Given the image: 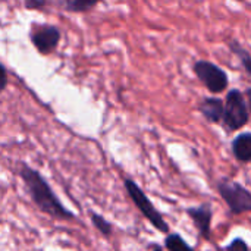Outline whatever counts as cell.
<instances>
[{
    "instance_id": "cell-2",
    "label": "cell",
    "mask_w": 251,
    "mask_h": 251,
    "mask_svg": "<svg viewBox=\"0 0 251 251\" xmlns=\"http://www.w3.org/2000/svg\"><path fill=\"white\" fill-rule=\"evenodd\" d=\"M250 121V110L249 103L244 94L234 88L228 91L225 103H224V116L222 121L224 126L228 132H234L246 126Z\"/></svg>"
},
{
    "instance_id": "cell-13",
    "label": "cell",
    "mask_w": 251,
    "mask_h": 251,
    "mask_svg": "<svg viewBox=\"0 0 251 251\" xmlns=\"http://www.w3.org/2000/svg\"><path fill=\"white\" fill-rule=\"evenodd\" d=\"M91 222H93L94 228H96L100 234H103L104 237H110V235H112V232H113L112 224L107 222L101 215L93 213V215H91Z\"/></svg>"
},
{
    "instance_id": "cell-1",
    "label": "cell",
    "mask_w": 251,
    "mask_h": 251,
    "mask_svg": "<svg viewBox=\"0 0 251 251\" xmlns=\"http://www.w3.org/2000/svg\"><path fill=\"white\" fill-rule=\"evenodd\" d=\"M19 176L24 181L29 197L43 213L60 221L75 219V215L59 201L57 196L53 193L51 187L38 171L29 168L26 163H21Z\"/></svg>"
},
{
    "instance_id": "cell-9",
    "label": "cell",
    "mask_w": 251,
    "mask_h": 251,
    "mask_svg": "<svg viewBox=\"0 0 251 251\" xmlns=\"http://www.w3.org/2000/svg\"><path fill=\"white\" fill-rule=\"evenodd\" d=\"M232 153L235 159L241 163H247L251 160V134L243 132L237 135L232 141Z\"/></svg>"
},
{
    "instance_id": "cell-15",
    "label": "cell",
    "mask_w": 251,
    "mask_h": 251,
    "mask_svg": "<svg viewBox=\"0 0 251 251\" xmlns=\"http://www.w3.org/2000/svg\"><path fill=\"white\" fill-rule=\"evenodd\" d=\"M47 4H49L47 0H26V1L24 3V6H25L26 9H43V7H46Z\"/></svg>"
},
{
    "instance_id": "cell-5",
    "label": "cell",
    "mask_w": 251,
    "mask_h": 251,
    "mask_svg": "<svg viewBox=\"0 0 251 251\" xmlns=\"http://www.w3.org/2000/svg\"><path fill=\"white\" fill-rule=\"evenodd\" d=\"M193 71L197 78L206 85V88L213 94L224 93L229 84L228 74L221 66L209 60H197L193 66Z\"/></svg>"
},
{
    "instance_id": "cell-10",
    "label": "cell",
    "mask_w": 251,
    "mask_h": 251,
    "mask_svg": "<svg viewBox=\"0 0 251 251\" xmlns=\"http://www.w3.org/2000/svg\"><path fill=\"white\" fill-rule=\"evenodd\" d=\"M57 6H62L68 12H88L97 6L96 0H63L57 1Z\"/></svg>"
},
{
    "instance_id": "cell-14",
    "label": "cell",
    "mask_w": 251,
    "mask_h": 251,
    "mask_svg": "<svg viewBox=\"0 0 251 251\" xmlns=\"http://www.w3.org/2000/svg\"><path fill=\"white\" fill-rule=\"evenodd\" d=\"M226 251H250L247 243L243 240V238H235L228 247H226Z\"/></svg>"
},
{
    "instance_id": "cell-8",
    "label": "cell",
    "mask_w": 251,
    "mask_h": 251,
    "mask_svg": "<svg viewBox=\"0 0 251 251\" xmlns=\"http://www.w3.org/2000/svg\"><path fill=\"white\" fill-rule=\"evenodd\" d=\"M199 110L207 122L218 124L222 121L224 116V101L218 97H206L200 103Z\"/></svg>"
},
{
    "instance_id": "cell-4",
    "label": "cell",
    "mask_w": 251,
    "mask_h": 251,
    "mask_svg": "<svg viewBox=\"0 0 251 251\" xmlns=\"http://www.w3.org/2000/svg\"><path fill=\"white\" fill-rule=\"evenodd\" d=\"M218 191L234 215L247 213L251 210V193L241 184L222 178L218 181Z\"/></svg>"
},
{
    "instance_id": "cell-11",
    "label": "cell",
    "mask_w": 251,
    "mask_h": 251,
    "mask_svg": "<svg viewBox=\"0 0 251 251\" xmlns=\"http://www.w3.org/2000/svg\"><path fill=\"white\" fill-rule=\"evenodd\" d=\"M165 247L168 251H194L188 246V243L179 234H168L165 238Z\"/></svg>"
},
{
    "instance_id": "cell-6",
    "label": "cell",
    "mask_w": 251,
    "mask_h": 251,
    "mask_svg": "<svg viewBox=\"0 0 251 251\" xmlns=\"http://www.w3.org/2000/svg\"><path fill=\"white\" fill-rule=\"evenodd\" d=\"M29 37H31V43L34 44V47L38 53L49 54L57 47L62 32L54 25L43 24V25H34Z\"/></svg>"
},
{
    "instance_id": "cell-7",
    "label": "cell",
    "mask_w": 251,
    "mask_h": 251,
    "mask_svg": "<svg viewBox=\"0 0 251 251\" xmlns=\"http://www.w3.org/2000/svg\"><path fill=\"white\" fill-rule=\"evenodd\" d=\"M187 215L194 222L196 228L199 229L200 237L204 240H210V226H212V218H213V210L210 204L204 203L199 207H188Z\"/></svg>"
},
{
    "instance_id": "cell-17",
    "label": "cell",
    "mask_w": 251,
    "mask_h": 251,
    "mask_svg": "<svg viewBox=\"0 0 251 251\" xmlns=\"http://www.w3.org/2000/svg\"><path fill=\"white\" fill-rule=\"evenodd\" d=\"M153 251H163L160 246H153Z\"/></svg>"
},
{
    "instance_id": "cell-3",
    "label": "cell",
    "mask_w": 251,
    "mask_h": 251,
    "mask_svg": "<svg viewBox=\"0 0 251 251\" xmlns=\"http://www.w3.org/2000/svg\"><path fill=\"white\" fill-rule=\"evenodd\" d=\"M124 185L125 190L129 196V199L132 200V203L135 204V207L143 213V216L160 232L163 234H169V225L166 224V221L163 219V216L160 215V212L154 207V204L151 203V200L146 196V193L137 185L135 181L132 179H124Z\"/></svg>"
},
{
    "instance_id": "cell-12",
    "label": "cell",
    "mask_w": 251,
    "mask_h": 251,
    "mask_svg": "<svg viewBox=\"0 0 251 251\" xmlns=\"http://www.w3.org/2000/svg\"><path fill=\"white\" fill-rule=\"evenodd\" d=\"M228 47L231 49V51H232L234 54H237V56L241 59V62H243V65H244V68H246L247 74H251L250 51H249L247 49H244V47L241 46V43H238L237 40H231V41H229V44H228Z\"/></svg>"
},
{
    "instance_id": "cell-16",
    "label": "cell",
    "mask_w": 251,
    "mask_h": 251,
    "mask_svg": "<svg viewBox=\"0 0 251 251\" xmlns=\"http://www.w3.org/2000/svg\"><path fill=\"white\" fill-rule=\"evenodd\" d=\"M7 87V71L3 63H0V93Z\"/></svg>"
}]
</instances>
